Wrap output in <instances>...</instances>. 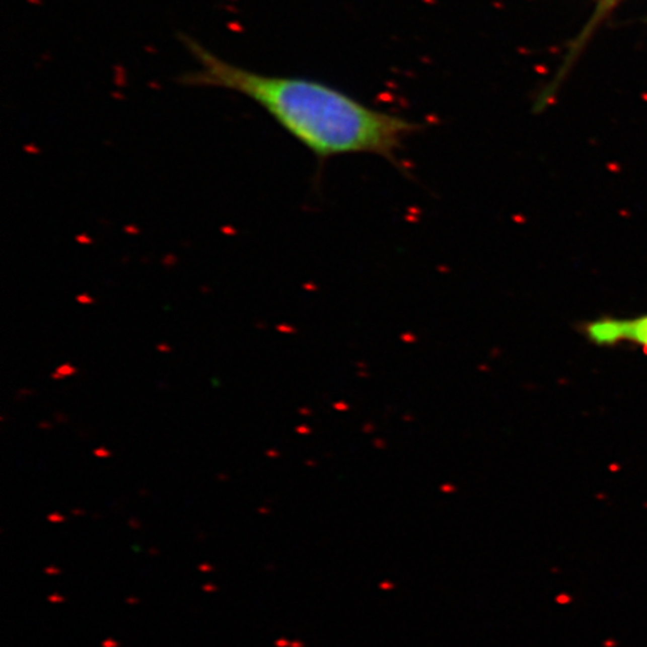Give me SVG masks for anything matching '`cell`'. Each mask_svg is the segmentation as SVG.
Masks as SVG:
<instances>
[{
	"label": "cell",
	"mask_w": 647,
	"mask_h": 647,
	"mask_svg": "<svg viewBox=\"0 0 647 647\" xmlns=\"http://www.w3.org/2000/svg\"><path fill=\"white\" fill-rule=\"evenodd\" d=\"M583 334L599 348L629 343L647 352V313L635 318H599L583 325Z\"/></svg>",
	"instance_id": "2"
},
{
	"label": "cell",
	"mask_w": 647,
	"mask_h": 647,
	"mask_svg": "<svg viewBox=\"0 0 647 647\" xmlns=\"http://www.w3.org/2000/svg\"><path fill=\"white\" fill-rule=\"evenodd\" d=\"M620 0H598V6H596V9H595V12H593V17H592V20L589 21V24L586 26V29H585V32L582 33V36L579 38V41H577V44L572 47V56L580 50V47L586 42V39H588V35H590V32H592V29L619 3Z\"/></svg>",
	"instance_id": "3"
},
{
	"label": "cell",
	"mask_w": 647,
	"mask_h": 647,
	"mask_svg": "<svg viewBox=\"0 0 647 647\" xmlns=\"http://www.w3.org/2000/svg\"><path fill=\"white\" fill-rule=\"evenodd\" d=\"M196 67L178 81L238 93L259 105L316 158L375 153L391 158L416 129L405 118L372 110L346 93L303 77L261 74L227 61L201 42L180 35Z\"/></svg>",
	"instance_id": "1"
}]
</instances>
